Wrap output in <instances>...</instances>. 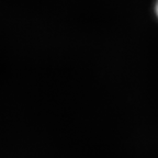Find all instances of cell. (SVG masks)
<instances>
[{"label":"cell","instance_id":"6da1fadb","mask_svg":"<svg viewBox=\"0 0 158 158\" xmlns=\"http://www.w3.org/2000/svg\"><path fill=\"white\" fill-rule=\"evenodd\" d=\"M155 12H156V15L158 18V0H156V3H155Z\"/></svg>","mask_w":158,"mask_h":158}]
</instances>
